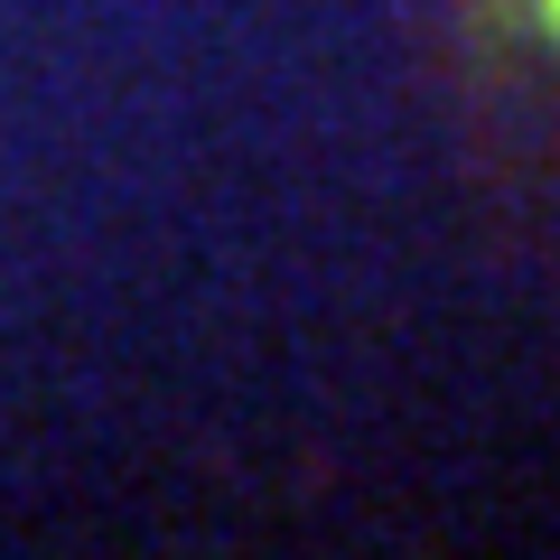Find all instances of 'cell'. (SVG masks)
<instances>
[{
    "instance_id": "1",
    "label": "cell",
    "mask_w": 560,
    "mask_h": 560,
    "mask_svg": "<svg viewBox=\"0 0 560 560\" xmlns=\"http://www.w3.org/2000/svg\"><path fill=\"white\" fill-rule=\"evenodd\" d=\"M551 20H560V0H551Z\"/></svg>"
}]
</instances>
